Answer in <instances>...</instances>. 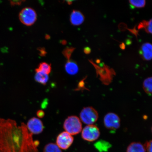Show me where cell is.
Instances as JSON below:
<instances>
[{"instance_id": "1", "label": "cell", "mask_w": 152, "mask_h": 152, "mask_svg": "<svg viewBox=\"0 0 152 152\" xmlns=\"http://www.w3.org/2000/svg\"><path fill=\"white\" fill-rule=\"evenodd\" d=\"M39 144L24 123L0 118V152H38Z\"/></svg>"}, {"instance_id": "2", "label": "cell", "mask_w": 152, "mask_h": 152, "mask_svg": "<svg viewBox=\"0 0 152 152\" xmlns=\"http://www.w3.org/2000/svg\"><path fill=\"white\" fill-rule=\"evenodd\" d=\"M64 128L66 132L71 135H75L82 130V124L78 117L75 115L70 116L64 121Z\"/></svg>"}, {"instance_id": "3", "label": "cell", "mask_w": 152, "mask_h": 152, "mask_svg": "<svg viewBox=\"0 0 152 152\" xmlns=\"http://www.w3.org/2000/svg\"><path fill=\"white\" fill-rule=\"evenodd\" d=\"M81 120L85 124L93 125L98 119V113L94 108L87 107L83 108L80 112Z\"/></svg>"}, {"instance_id": "4", "label": "cell", "mask_w": 152, "mask_h": 152, "mask_svg": "<svg viewBox=\"0 0 152 152\" xmlns=\"http://www.w3.org/2000/svg\"><path fill=\"white\" fill-rule=\"evenodd\" d=\"M19 17L20 22L23 24L30 26L35 23L37 20V15L34 9L27 7L21 11Z\"/></svg>"}, {"instance_id": "5", "label": "cell", "mask_w": 152, "mask_h": 152, "mask_svg": "<svg viewBox=\"0 0 152 152\" xmlns=\"http://www.w3.org/2000/svg\"><path fill=\"white\" fill-rule=\"evenodd\" d=\"M100 136L99 129L94 125H87L82 131V138L87 141H94L97 140Z\"/></svg>"}, {"instance_id": "6", "label": "cell", "mask_w": 152, "mask_h": 152, "mask_svg": "<svg viewBox=\"0 0 152 152\" xmlns=\"http://www.w3.org/2000/svg\"><path fill=\"white\" fill-rule=\"evenodd\" d=\"M104 122L106 128L110 130L115 131L120 126V119L115 113H110L106 114L104 118Z\"/></svg>"}, {"instance_id": "7", "label": "cell", "mask_w": 152, "mask_h": 152, "mask_svg": "<svg viewBox=\"0 0 152 152\" xmlns=\"http://www.w3.org/2000/svg\"><path fill=\"white\" fill-rule=\"evenodd\" d=\"M74 141L73 137L66 132L61 133L57 137L56 145L60 149L66 150L68 149Z\"/></svg>"}, {"instance_id": "8", "label": "cell", "mask_w": 152, "mask_h": 152, "mask_svg": "<svg viewBox=\"0 0 152 152\" xmlns=\"http://www.w3.org/2000/svg\"><path fill=\"white\" fill-rule=\"evenodd\" d=\"M26 126L28 131L32 134H41L43 132L44 128L42 121L36 117H33L30 119Z\"/></svg>"}, {"instance_id": "9", "label": "cell", "mask_w": 152, "mask_h": 152, "mask_svg": "<svg viewBox=\"0 0 152 152\" xmlns=\"http://www.w3.org/2000/svg\"><path fill=\"white\" fill-rule=\"evenodd\" d=\"M140 54L143 59L147 61L151 60L152 57V46L151 43H146L142 45Z\"/></svg>"}, {"instance_id": "10", "label": "cell", "mask_w": 152, "mask_h": 152, "mask_svg": "<svg viewBox=\"0 0 152 152\" xmlns=\"http://www.w3.org/2000/svg\"><path fill=\"white\" fill-rule=\"evenodd\" d=\"M84 20V16L80 11L75 10L72 11L70 16V21L73 25H80Z\"/></svg>"}, {"instance_id": "11", "label": "cell", "mask_w": 152, "mask_h": 152, "mask_svg": "<svg viewBox=\"0 0 152 152\" xmlns=\"http://www.w3.org/2000/svg\"><path fill=\"white\" fill-rule=\"evenodd\" d=\"M66 72L70 75H75L79 71V67L76 63L72 61H68L65 66Z\"/></svg>"}, {"instance_id": "12", "label": "cell", "mask_w": 152, "mask_h": 152, "mask_svg": "<svg viewBox=\"0 0 152 152\" xmlns=\"http://www.w3.org/2000/svg\"><path fill=\"white\" fill-rule=\"evenodd\" d=\"M127 152H146L144 146L139 142H133L128 146Z\"/></svg>"}, {"instance_id": "13", "label": "cell", "mask_w": 152, "mask_h": 152, "mask_svg": "<svg viewBox=\"0 0 152 152\" xmlns=\"http://www.w3.org/2000/svg\"><path fill=\"white\" fill-rule=\"evenodd\" d=\"M35 80L37 82L43 85L47 84L49 80L48 75L41 72H36L35 75Z\"/></svg>"}, {"instance_id": "14", "label": "cell", "mask_w": 152, "mask_h": 152, "mask_svg": "<svg viewBox=\"0 0 152 152\" xmlns=\"http://www.w3.org/2000/svg\"><path fill=\"white\" fill-rule=\"evenodd\" d=\"M52 69L50 64L46 62H42L40 64L38 68L35 69L36 72H41L48 75L50 73Z\"/></svg>"}, {"instance_id": "15", "label": "cell", "mask_w": 152, "mask_h": 152, "mask_svg": "<svg viewBox=\"0 0 152 152\" xmlns=\"http://www.w3.org/2000/svg\"><path fill=\"white\" fill-rule=\"evenodd\" d=\"M152 19L149 21L145 20L142 21L140 22L138 26V28L139 29L144 28L145 31L148 33L152 34Z\"/></svg>"}, {"instance_id": "16", "label": "cell", "mask_w": 152, "mask_h": 152, "mask_svg": "<svg viewBox=\"0 0 152 152\" xmlns=\"http://www.w3.org/2000/svg\"><path fill=\"white\" fill-rule=\"evenodd\" d=\"M152 77L147 78L144 80L143 88L146 93L150 96L152 94Z\"/></svg>"}, {"instance_id": "17", "label": "cell", "mask_w": 152, "mask_h": 152, "mask_svg": "<svg viewBox=\"0 0 152 152\" xmlns=\"http://www.w3.org/2000/svg\"><path fill=\"white\" fill-rule=\"evenodd\" d=\"M43 152H62L56 144L50 143L47 144L44 148Z\"/></svg>"}, {"instance_id": "18", "label": "cell", "mask_w": 152, "mask_h": 152, "mask_svg": "<svg viewBox=\"0 0 152 152\" xmlns=\"http://www.w3.org/2000/svg\"><path fill=\"white\" fill-rule=\"evenodd\" d=\"M75 48L73 47H66L62 51V54L69 61L71 58L72 53L75 50Z\"/></svg>"}, {"instance_id": "19", "label": "cell", "mask_w": 152, "mask_h": 152, "mask_svg": "<svg viewBox=\"0 0 152 152\" xmlns=\"http://www.w3.org/2000/svg\"><path fill=\"white\" fill-rule=\"evenodd\" d=\"M130 4L132 6L137 7V8H141L143 7L145 5L146 1L144 0H138V1H129Z\"/></svg>"}, {"instance_id": "20", "label": "cell", "mask_w": 152, "mask_h": 152, "mask_svg": "<svg viewBox=\"0 0 152 152\" xmlns=\"http://www.w3.org/2000/svg\"><path fill=\"white\" fill-rule=\"evenodd\" d=\"M152 140L146 142L144 145L145 151L147 152H152Z\"/></svg>"}, {"instance_id": "21", "label": "cell", "mask_w": 152, "mask_h": 152, "mask_svg": "<svg viewBox=\"0 0 152 152\" xmlns=\"http://www.w3.org/2000/svg\"><path fill=\"white\" fill-rule=\"evenodd\" d=\"M10 4L11 6H14L15 5H20L23 2L25 1H11Z\"/></svg>"}, {"instance_id": "22", "label": "cell", "mask_w": 152, "mask_h": 152, "mask_svg": "<svg viewBox=\"0 0 152 152\" xmlns=\"http://www.w3.org/2000/svg\"><path fill=\"white\" fill-rule=\"evenodd\" d=\"M38 50L40 52L39 55L41 56H45V55L47 54V52L45 50V49L43 48H39L38 49Z\"/></svg>"}, {"instance_id": "23", "label": "cell", "mask_w": 152, "mask_h": 152, "mask_svg": "<svg viewBox=\"0 0 152 152\" xmlns=\"http://www.w3.org/2000/svg\"><path fill=\"white\" fill-rule=\"evenodd\" d=\"M37 116L40 118H42L45 115L44 112L42 110H39L37 112Z\"/></svg>"}, {"instance_id": "24", "label": "cell", "mask_w": 152, "mask_h": 152, "mask_svg": "<svg viewBox=\"0 0 152 152\" xmlns=\"http://www.w3.org/2000/svg\"><path fill=\"white\" fill-rule=\"evenodd\" d=\"M83 51L85 54H88L91 52V49L90 47H86L85 48Z\"/></svg>"}, {"instance_id": "25", "label": "cell", "mask_w": 152, "mask_h": 152, "mask_svg": "<svg viewBox=\"0 0 152 152\" xmlns=\"http://www.w3.org/2000/svg\"><path fill=\"white\" fill-rule=\"evenodd\" d=\"M120 47L122 49H124L125 48V45L124 43H121L120 45Z\"/></svg>"}, {"instance_id": "26", "label": "cell", "mask_w": 152, "mask_h": 152, "mask_svg": "<svg viewBox=\"0 0 152 152\" xmlns=\"http://www.w3.org/2000/svg\"><path fill=\"white\" fill-rule=\"evenodd\" d=\"M66 3H67L68 4V5H71L72 4V3H73V2H72V1H66Z\"/></svg>"}, {"instance_id": "27", "label": "cell", "mask_w": 152, "mask_h": 152, "mask_svg": "<svg viewBox=\"0 0 152 152\" xmlns=\"http://www.w3.org/2000/svg\"><path fill=\"white\" fill-rule=\"evenodd\" d=\"M131 43H132V42H130V39L127 40L126 41V43L127 45H130Z\"/></svg>"}, {"instance_id": "28", "label": "cell", "mask_w": 152, "mask_h": 152, "mask_svg": "<svg viewBox=\"0 0 152 152\" xmlns=\"http://www.w3.org/2000/svg\"><path fill=\"white\" fill-rule=\"evenodd\" d=\"M61 42V43L62 45H65L66 43V40H62Z\"/></svg>"}, {"instance_id": "29", "label": "cell", "mask_w": 152, "mask_h": 152, "mask_svg": "<svg viewBox=\"0 0 152 152\" xmlns=\"http://www.w3.org/2000/svg\"><path fill=\"white\" fill-rule=\"evenodd\" d=\"M50 37L48 35H47L46 36H45V38H46L47 39H49V38H50Z\"/></svg>"}, {"instance_id": "30", "label": "cell", "mask_w": 152, "mask_h": 152, "mask_svg": "<svg viewBox=\"0 0 152 152\" xmlns=\"http://www.w3.org/2000/svg\"><path fill=\"white\" fill-rule=\"evenodd\" d=\"M96 62L98 63H99L100 62V60H97Z\"/></svg>"}]
</instances>
